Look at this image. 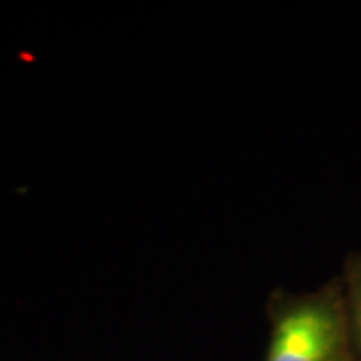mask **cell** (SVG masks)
Masks as SVG:
<instances>
[{
  "mask_svg": "<svg viewBox=\"0 0 361 361\" xmlns=\"http://www.w3.org/2000/svg\"><path fill=\"white\" fill-rule=\"evenodd\" d=\"M267 317L265 361H355L339 277L301 295L275 289L267 299Z\"/></svg>",
  "mask_w": 361,
  "mask_h": 361,
  "instance_id": "1",
  "label": "cell"
},
{
  "mask_svg": "<svg viewBox=\"0 0 361 361\" xmlns=\"http://www.w3.org/2000/svg\"><path fill=\"white\" fill-rule=\"evenodd\" d=\"M339 279L343 285L349 348L353 360L361 361V251H353L345 257Z\"/></svg>",
  "mask_w": 361,
  "mask_h": 361,
  "instance_id": "2",
  "label": "cell"
}]
</instances>
